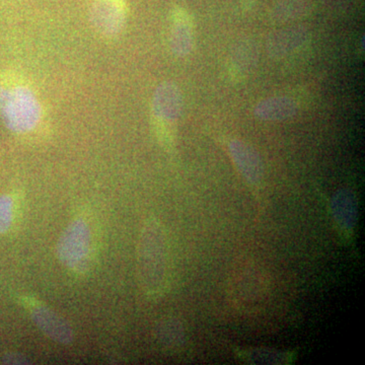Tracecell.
I'll return each mask as SVG.
<instances>
[{
  "label": "cell",
  "instance_id": "6da1fadb",
  "mask_svg": "<svg viewBox=\"0 0 365 365\" xmlns=\"http://www.w3.org/2000/svg\"><path fill=\"white\" fill-rule=\"evenodd\" d=\"M0 115L16 133H29L43 120V109L33 88L18 76L0 78Z\"/></svg>",
  "mask_w": 365,
  "mask_h": 365
},
{
  "label": "cell",
  "instance_id": "7a4b0ae2",
  "mask_svg": "<svg viewBox=\"0 0 365 365\" xmlns=\"http://www.w3.org/2000/svg\"><path fill=\"white\" fill-rule=\"evenodd\" d=\"M138 271L148 294H158L167 280V247L165 235L155 222L146 223L138 247Z\"/></svg>",
  "mask_w": 365,
  "mask_h": 365
},
{
  "label": "cell",
  "instance_id": "3957f363",
  "mask_svg": "<svg viewBox=\"0 0 365 365\" xmlns=\"http://www.w3.org/2000/svg\"><path fill=\"white\" fill-rule=\"evenodd\" d=\"M91 253V230L83 220H76L66 228L58 242L60 261L73 271L88 267Z\"/></svg>",
  "mask_w": 365,
  "mask_h": 365
},
{
  "label": "cell",
  "instance_id": "277c9868",
  "mask_svg": "<svg viewBox=\"0 0 365 365\" xmlns=\"http://www.w3.org/2000/svg\"><path fill=\"white\" fill-rule=\"evenodd\" d=\"M126 14V0H93L91 21L98 34L115 37L123 29Z\"/></svg>",
  "mask_w": 365,
  "mask_h": 365
},
{
  "label": "cell",
  "instance_id": "5b68a950",
  "mask_svg": "<svg viewBox=\"0 0 365 365\" xmlns=\"http://www.w3.org/2000/svg\"><path fill=\"white\" fill-rule=\"evenodd\" d=\"M30 312L36 325L55 342L67 345L73 341V332L71 327L51 309L42 304H35L31 307Z\"/></svg>",
  "mask_w": 365,
  "mask_h": 365
},
{
  "label": "cell",
  "instance_id": "8992f818",
  "mask_svg": "<svg viewBox=\"0 0 365 365\" xmlns=\"http://www.w3.org/2000/svg\"><path fill=\"white\" fill-rule=\"evenodd\" d=\"M230 153L237 169L250 182H258L263 176V165L258 153L241 140L230 143Z\"/></svg>",
  "mask_w": 365,
  "mask_h": 365
},
{
  "label": "cell",
  "instance_id": "52a82bcc",
  "mask_svg": "<svg viewBox=\"0 0 365 365\" xmlns=\"http://www.w3.org/2000/svg\"><path fill=\"white\" fill-rule=\"evenodd\" d=\"M306 29L302 26L283 29L271 34L267 41V51L273 58H283L299 49L307 40Z\"/></svg>",
  "mask_w": 365,
  "mask_h": 365
},
{
  "label": "cell",
  "instance_id": "ba28073f",
  "mask_svg": "<svg viewBox=\"0 0 365 365\" xmlns=\"http://www.w3.org/2000/svg\"><path fill=\"white\" fill-rule=\"evenodd\" d=\"M182 98L179 88L173 83L158 86L153 97V112L162 121H176L181 114Z\"/></svg>",
  "mask_w": 365,
  "mask_h": 365
},
{
  "label": "cell",
  "instance_id": "9c48e42d",
  "mask_svg": "<svg viewBox=\"0 0 365 365\" xmlns=\"http://www.w3.org/2000/svg\"><path fill=\"white\" fill-rule=\"evenodd\" d=\"M299 111L297 102L288 97H273L262 101L255 107L257 118L265 121H282Z\"/></svg>",
  "mask_w": 365,
  "mask_h": 365
},
{
  "label": "cell",
  "instance_id": "30bf717a",
  "mask_svg": "<svg viewBox=\"0 0 365 365\" xmlns=\"http://www.w3.org/2000/svg\"><path fill=\"white\" fill-rule=\"evenodd\" d=\"M333 212L336 222L343 230H351L357 218V203L354 194L348 190H341L334 196Z\"/></svg>",
  "mask_w": 365,
  "mask_h": 365
},
{
  "label": "cell",
  "instance_id": "8fae6325",
  "mask_svg": "<svg viewBox=\"0 0 365 365\" xmlns=\"http://www.w3.org/2000/svg\"><path fill=\"white\" fill-rule=\"evenodd\" d=\"M170 49L177 56L184 57L188 55L193 46V35L189 21L184 16H177L170 32Z\"/></svg>",
  "mask_w": 365,
  "mask_h": 365
},
{
  "label": "cell",
  "instance_id": "7c38bea8",
  "mask_svg": "<svg viewBox=\"0 0 365 365\" xmlns=\"http://www.w3.org/2000/svg\"><path fill=\"white\" fill-rule=\"evenodd\" d=\"M258 60V49L252 41L246 40L235 47L232 57V67L240 73H247L256 66Z\"/></svg>",
  "mask_w": 365,
  "mask_h": 365
},
{
  "label": "cell",
  "instance_id": "4fadbf2b",
  "mask_svg": "<svg viewBox=\"0 0 365 365\" xmlns=\"http://www.w3.org/2000/svg\"><path fill=\"white\" fill-rule=\"evenodd\" d=\"M182 330L181 325L178 322L167 321L160 327V339L169 345H176L182 342Z\"/></svg>",
  "mask_w": 365,
  "mask_h": 365
},
{
  "label": "cell",
  "instance_id": "5bb4252c",
  "mask_svg": "<svg viewBox=\"0 0 365 365\" xmlns=\"http://www.w3.org/2000/svg\"><path fill=\"white\" fill-rule=\"evenodd\" d=\"M14 220V200L9 195L0 196V234L11 227Z\"/></svg>",
  "mask_w": 365,
  "mask_h": 365
},
{
  "label": "cell",
  "instance_id": "9a60e30c",
  "mask_svg": "<svg viewBox=\"0 0 365 365\" xmlns=\"http://www.w3.org/2000/svg\"><path fill=\"white\" fill-rule=\"evenodd\" d=\"M306 9L304 0H285L281 2L278 9H276L279 20H289L290 18H295Z\"/></svg>",
  "mask_w": 365,
  "mask_h": 365
},
{
  "label": "cell",
  "instance_id": "2e32d148",
  "mask_svg": "<svg viewBox=\"0 0 365 365\" xmlns=\"http://www.w3.org/2000/svg\"><path fill=\"white\" fill-rule=\"evenodd\" d=\"M4 364H28V359L23 355L16 354V353H9L4 356Z\"/></svg>",
  "mask_w": 365,
  "mask_h": 365
}]
</instances>
